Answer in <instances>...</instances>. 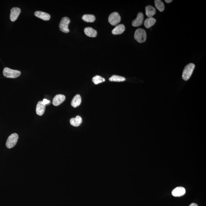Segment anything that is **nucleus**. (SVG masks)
Instances as JSON below:
<instances>
[{"instance_id":"nucleus-9","label":"nucleus","mask_w":206,"mask_h":206,"mask_svg":"<svg viewBox=\"0 0 206 206\" xmlns=\"http://www.w3.org/2000/svg\"><path fill=\"white\" fill-rule=\"evenodd\" d=\"M186 193V190L184 187H176L172 191V195L175 197H179L183 196Z\"/></svg>"},{"instance_id":"nucleus-11","label":"nucleus","mask_w":206,"mask_h":206,"mask_svg":"<svg viewBox=\"0 0 206 206\" xmlns=\"http://www.w3.org/2000/svg\"><path fill=\"white\" fill-rule=\"evenodd\" d=\"M34 15L38 18H41L44 21H48L50 20V16L47 13L42 12V11H37L34 13Z\"/></svg>"},{"instance_id":"nucleus-12","label":"nucleus","mask_w":206,"mask_h":206,"mask_svg":"<svg viewBox=\"0 0 206 206\" xmlns=\"http://www.w3.org/2000/svg\"><path fill=\"white\" fill-rule=\"evenodd\" d=\"M45 105L43 103L42 101H41L38 102L36 108V113L37 115L42 116L44 113L45 108Z\"/></svg>"},{"instance_id":"nucleus-24","label":"nucleus","mask_w":206,"mask_h":206,"mask_svg":"<svg viewBox=\"0 0 206 206\" xmlns=\"http://www.w3.org/2000/svg\"><path fill=\"white\" fill-rule=\"evenodd\" d=\"M189 206H198V205L195 203H192Z\"/></svg>"},{"instance_id":"nucleus-6","label":"nucleus","mask_w":206,"mask_h":206,"mask_svg":"<svg viewBox=\"0 0 206 206\" xmlns=\"http://www.w3.org/2000/svg\"><path fill=\"white\" fill-rule=\"evenodd\" d=\"M121 20L120 16L117 12L111 13L108 17V22L112 26L117 25L120 22Z\"/></svg>"},{"instance_id":"nucleus-1","label":"nucleus","mask_w":206,"mask_h":206,"mask_svg":"<svg viewBox=\"0 0 206 206\" xmlns=\"http://www.w3.org/2000/svg\"><path fill=\"white\" fill-rule=\"evenodd\" d=\"M195 67L194 64L190 63L185 66L182 73V78L185 81H187L190 78Z\"/></svg>"},{"instance_id":"nucleus-18","label":"nucleus","mask_w":206,"mask_h":206,"mask_svg":"<svg viewBox=\"0 0 206 206\" xmlns=\"http://www.w3.org/2000/svg\"><path fill=\"white\" fill-rule=\"evenodd\" d=\"M156 22V19L153 17L148 18H147L144 22V26L147 28H149L152 27L155 24Z\"/></svg>"},{"instance_id":"nucleus-10","label":"nucleus","mask_w":206,"mask_h":206,"mask_svg":"<svg viewBox=\"0 0 206 206\" xmlns=\"http://www.w3.org/2000/svg\"><path fill=\"white\" fill-rule=\"evenodd\" d=\"M65 99V96L64 95L58 94L55 96L53 98L52 103L53 105L57 106L63 103Z\"/></svg>"},{"instance_id":"nucleus-17","label":"nucleus","mask_w":206,"mask_h":206,"mask_svg":"<svg viewBox=\"0 0 206 206\" xmlns=\"http://www.w3.org/2000/svg\"><path fill=\"white\" fill-rule=\"evenodd\" d=\"M70 123L73 126L75 127L79 126L82 123V118L80 116H77L75 118H71L70 119Z\"/></svg>"},{"instance_id":"nucleus-3","label":"nucleus","mask_w":206,"mask_h":206,"mask_svg":"<svg viewBox=\"0 0 206 206\" xmlns=\"http://www.w3.org/2000/svg\"><path fill=\"white\" fill-rule=\"evenodd\" d=\"M3 73L6 77L15 78L20 76L21 72L18 70H12L8 68H5L3 69Z\"/></svg>"},{"instance_id":"nucleus-7","label":"nucleus","mask_w":206,"mask_h":206,"mask_svg":"<svg viewBox=\"0 0 206 206\" xmlns=\"http://www.w3.org/2000/svg\"><path fill=\"white\" fill-rule=\"evenodd\" d=\"M21 9L18 7H13L10 10V19L12 22L17 20L20 14Z\"/></svg>"},{"instance_id":"nucleus-14","label":"nucleus","mask_w":206,"mask_h":206,"mask_svg":"<svg viewBox=\"0 0 206 206\" xmlns=\"http://www.w3.org/2000/svg\"><path fill=\"white\" fill-rule=\"evenodd\" d=\"M85 34L87 36L95 38L97 36V31L91 27H86L84 29Z\"/></svg>"},{"instance_id":"nucleus-2","label":"nucleus","mask_w":206,"mask_h":206,"mask_svg":"<svg viewBox=\"0 0 206 206\" xmlns=\"http://www.w3.org/2000/svg\"><path fill=\"white\" fill-rule=\"evenodd\" d=\"M134 38L138 43H141L145 42L147 38L146 31L144 29L139 28L135 31Z\"/></svg>"},{"instance_id":"nucleus-19","label":"nucleus","mask_w":206,"mask_h":206,"mask_svg":"<svg viewBox=\"0 0 206 206\" xmlns=\"http://www.w3.org/2000/svg\"><path fill=\"white\" fill-rule=\"evenodd\" d=\"M82 19L85 22L88 23H93L95 21V16L93 15H84L82 17Z\"/></svg>"},{"instance_id":"nucleus-23","label":"nucleus","mask_w":206,"mask_h":206,"mask_svg":"<svg viewBox=\"0 0 206 206\" xmlns=\"http://www.w3.org/2000/svg\"><path fill=\"white\" fill-rule=\"evenodd\" d=\"M42 102L44 105H46L48 104L49 103H50V101L46 99H44L43 100Z\"/></svg>"},{"instance_id":"nucleus-13","label":"nucleus","mask_w":206,"mask_h":206,"mask_svg":"<svg viewBox=\"0 0 206 206\" xmlns=\"http://www.w3.org/2000/svg\"><path fill=\"white\" fill-rule=\"evenodd\" d=\"M125 30V26L123 24L117 26L112 31V33L114 35H118L122 34Z\"/></svg>"},{"instance_id":"nucleus-5","label":"nucleus","mask_w":206,"mask_h":206,"mask_svg":"<svg viewBox=\"0 0 206 206\" xmlns=\"http://www.w3.org/2000/svg\"><path fill=\"white\" fill-rule=\"evenodd\" d=\"M70 22V19L68 17H65L63 18L59 24V27L60 30L64 33H68L70 31L68 27Z\"/></svg>"},{"instance_id":"nucleus-22","label":"nucleus","mask_w":206,"mask_h":206,"mask_svg":"<svg viewBox=\"0 0 206 206\" xmlns=\"http://www.w3.org/2000/svg\"><path fill=\"white\" fill-rule=\"evenodd\" d=\"M105 81V78L98 75H96L92 78V81L95 84H98L104 82Z\"/></svg>"},{"instance_id":"nucleus-8","label":"nucleus","mask_w":206,"mask_h":206,"mask_svg":"<svg viewBox=\"0 0 206 206\" xmlns=\"http://www.w3.org/2000/svg\"><path fill=\"white\" fill-rule=\"evenodd\" d=\"M144 18V15L141 12H139L138 13L136 19H134L132 22V24L133 26L138 27L141 25L142 24Z\"/></svg>"},{"instance_id":"nucleus-25","label":"nucleus","mask_w":206,"mask_h":206,"mask_svg":"<svg viewBox=\"0 0 206 206\" xmlns=\"http://www.w3.org/2000/svg\"><path fill=\"white\" fill-rule=\"evenodd\" d=\"M165 1L167 3H170L172 2V0H165Z\"/></svg>"},{"instance_id":"nucleus-21","label":"nucleus","mask_w":206,"mask_h":206,"mask_svg":"<svg viewBox=\"0 0 206 206\" xmlns=\"http://www.w3.org/2000/svg\"><path fill=\"white\" fill-rule=\"evenodd\" d=\"M155 7L160 12H162L165 9V6L162 1L160 0H155Z\"/></svg>"},{"instance_id":"nucleus-15","label":"nucleus","mask_w":206,"mask_h":206,"mask_svg":"<svg viewBox=\"0 0 206 206\" xmlns=\"http://www.w3.org/2000/svg\"><path fill=\"white\" fill-rule=\"evenodd\" d=\"M81 98L79 94L76 95L73 98L71 102V105L74 108H76L80 105L81 103Z\"/></svg>"},{"instance_id":"nucleus-4","label":"nucleus","mask_w":206,"mask_h":206,"mask_svg":"<svg viewBox=\"0 0 206 206\" xmlns=\"http://www.w3.org/2000/svg\"><path fill=\"white\" fill-rule=\"evenodd\" d=\"M18 139V135L17 133L11 134L7 139L6 143V146L8 149L14 147L17 144Z\"/></svg>"},{"instance_id":"nucleus-16","label":"nucleus","mask_w":206,"mask_h":206,"mask_svg":"<svg viewBox=\"0 0 206 206\" xmlns=\"http://www.w3.org/2000/svg\"><path fill=\"white\" fill-rule=\"evenodd\" d=\"M156 13V9L152 6L149 5L145 7V13L149 18L152 17Z\"/></svg>"},{"instance_id":"nucleus-20","label":"nucleus","mask_w":206,"mask_h":206,"mask_svg":"<svg viewBox=\"0 0 206 206\" xmlns=\"http://www.w3.org/2000/svg\"><path fill=\"white\" fill-rule=\"evenodd\" d=\"M109 81H114V82H123L125 81L126 79L125 78L122 77L121 76H118V75H113L109 78Z\"/></svg>"}]
</instances>
